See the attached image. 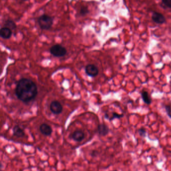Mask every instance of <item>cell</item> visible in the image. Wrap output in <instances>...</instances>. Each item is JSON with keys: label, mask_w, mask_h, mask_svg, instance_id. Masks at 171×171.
Here are the masks:
<instances>
[{"label": "cell", "mask_w": 171, "mask_h": 171, "mask_svg": "<svg viewBox=\"0 0 171 171\" xmlns=\"http://www.w3.org/2000/svg\"><path fill=\"white\" fill-rule=\"evenodd\" d=\"M141 95L143 102L147 105H150L151 103L152 100H151V98L149 97L148 92L147 91H143L141 93Z\"/></svg>", "instance_id": "obj_13"}, {"label": "cell", "mask_w": 171, "mask_h": 171, "mask_svg": "<svg viewBox=\"0 0 171 171\" xmlns=\"http://www.w3.org/2000/svg\"><path fill=\"white\" fill-rule=\"evenodd\" d=\"M23 1H29V0H22Z\"/></svg>", "instance_id": "obj_20"}, {"label": "cell", "mask_w": 171, "mask_h": 171, "mask_svg": "<svg viewBox=\"0 0 171 171\" xmlns=\"http://www.w3.org/2000/svg\"><path fill=\"white\" fill-rule=\"evenodd\" d=\"M50 110L52 113L56 115H59L61 114L62 110H63V107L61 104L57 101H53L51 103L50 106Z\"/></svg>", "instance_id": "obj_4"}, {"label": "cell", "mask_w": 171, "mask_h": 171, "mask_svg": "<svg viewBox=\"0 0 171 171\" xmlns=\"http://www.w3.org/2000/svg\"><path fill=\"white\" fill-rule=\"evenodd\" d=\"M4 27L9 28L10 29L15 30L17 28V26L15 23L11 20H7L4 23Z\"/></svg>", "instance_id": "obj_12"}, {"label": "cell", "mask_w": 171, "mask_h": 171, "mask_svg": "<svg viewBox=\"0 0 171 171\" xmlns=\"http://www.w3.org/2000/svg\"><path fill=\"white\" fill-rule=\"evenodd\" d=\"M138 133L141 136L145 137L146 136V131H145V129H143V128L139 129L138 130Z\"/></svg>", "instance_id": "obj_16"}, {"label": "cell", "mask_w": 171, "mask_h": 171, "mask_svg": "<svg viewBox=\"0 0 171 171\" xmlns=\"http://www.w3.org/2000/svg\"><path fill=\"white\" fill-rule=\"evenodd\" d=\"M53 19L49 15L43 14L38 18V23L42 30H48L53 25Z\"/></svg>", "instance_id": "obj_2"}, {"label": "cell", "mask_w": 171, "mask_h": 171, "mask_svg": "<svg viewBox=\"0 0 171 171\" xmlns=\"http://www.w3.org/2000/svg\"><path fill=\"white\" fill-rule=\"evenodd\" d=\"M39 130L42 134L46 136H50L52 134V129L51 127L47 124H41L39 127Z\"/></svg>", "instance_id": "obj_7"}, {"label": "cell", "mask_w": 171, "mask_h": 171, "mask_svg": "<svg viewBox=\"0 0 171 171\" xmlns=\"http://www.w3.org/2000/svg\"><path fill=\"white\" fill-rule=\"evenodd\" d=\"M168 116H169L170 118H171V113H170V114H168Z\"/></svg>", "instance_id": "obj_19"}, {"label": "cell", "mask_w": 171, "mask_h": 171, "mask_svg": "<svg viewBox=\"0 0 171 171\" xmlns=\"http://www.w3.org/2000/svg\"><path fill=\"white\" fill-rule=\"evenodd\" d=\"M18 99L24 103L32 101L38 94L37 87L30 79H22L19 80L15 90Z\"/></svg>", "instance_id": "obj_1"}, {"label": "cell", "mask_w": 171, "mask_h": 171, "mask_svg": "<svg viewBox=\"0 0 171 171\" xmlns=\"http://www.w3.org/2000/svg\"><path fill=\"white\" fill-rule=\"evenodd\" d=\"M13 135L18 138H23L25 136L24 130L19 126H15L13 129Z\"/></svg>", "instance_id": "obj_11"}, {"label": "cell", "mask_w": 171, "mask_h": 171, "mask_svg": "<svg viewBox=\"0 0 171 171\" xmlns=\"http://www.w3.org/2000/svg\"><path fill=\"white\" fill-rule=\"evenodd\" d=\"M89 13V10L87 7L86 6H82L80 8V15L81 16H85L86 15H88V14Z\"/></svg>", "instance_id": "obj_14"}, {"label": "cell", "mask_w": 171, "mask_h": 171, "mask_svg": "<svg viewBox=\"0 0 171 171\" xmlns=\"http://www.w3.org/2000/svg\"><path fill=\"white\" fill-rule=\"evenodd\" d=\"M112 114V117L110 118V121H112V120H114V119H115V118L119 119V118L123 117V115H119V114L115 113H113Z\"/></svg>", "instance_id": "obj_15"}, {"label": "cell", "mask_w": 171, "mask_h": 171, "mask_svg": "<svg viewBox=\"0 0 171 171\" xmlns=\"http://www.w3.org/2000/svg\"><path fill=\"white\" fill-rule=\"evenodd\" d=\"M97 131L99 135L101 136H105L110 132V129L108 126L103 124H101L99 125L98 126Z\"/></svg>", "instance_id": "obj_10"}, {"label": "cell", "mask_w": 171, "mask_h": 171, "mask_svg": "<svg viewBox=\"0 0 171 171\" xmlns=\"http://www.w3.org/2000/svg\"><path fill=\"white\" fill-rule=\"evenodd\" d=\"M162 3L167 7L171 8V0H162Z\"/></svg>", "instance_id": "obj_17"}, {"label": "cell", "mask_w": 171, "mask_h": 171, "mask_svg": "<svg viewBox=\"0 0 171 171\" xmlns=\"http://www.w3.org/2000/svg\"><path fill=\"white\" fill-rule=\"evenodd\" d=\"M85 137L84 133L82 131L77 130L73 133L71 135V138L76 142H81Z\"/></svg>", "instance_id": "obj_8"}, {"label": "cell", "mask_w": 171, "mask_h": 171, "mask_svg": "<svg viewBox=\"0 0 171 171\" xmlns=\"http://www.w3.org/2000/svg\"><path fill=\"white\" fill-rule=\"evenodd\" d=\"M97 154H98V152L97 151H92V152H91V156L92 157H96L97 156Z\"/></svg>", "instance_id": "obj_18"}, {"label": "cell", "mask_w": 171, "mask_h": 171, "mask_svg": "<svg viewBox=\"0 0 171 171\" xmlns=\"http://www.w3.org/2000/svg\"><path fill=\"white\" fill-rule=\"evenodd\" d=\"M85 71L86 74L91 77H94L99 74V69L94 65H88L86 66Z\"/></svg>", "instance_id": "obj_5"}, {"label": "cell", "mask_w": 171, "mask_h": 171, "mask_svg": "<svg viewBox=\"0 0 171 171\" xmlns=\"http://www.w3.org/2000/svg\"><path fill=\"white\" fill-rule=\"evenodd\" d=\"M12 32L11 29L6 27H3L0 31V36L4 39H9L11 37Z\"/></svg>", "instance_id": "obj_9"}, {"label": "cell", "mask_w": 171, "mask_h": 171, "mask_svg": "<svg viewBox=\"0 0 171 171\" xmlns=\"http://www.w3.org/2000/svg\"><path fill=\"white\" fill-rule=\"evenodd\" d=\"M152 21L158 24H163L166 22V19L162 14L155 12L152 14Z\"/></svg>", "instance_id": "obj_6"}, {"label": "cell", "mask_w": 171, "mask_h": 171, "mask_svg": "<svg viewBox=\"0 0 171 171\" xmlns=\"http://www.w3.org/2000/svg\"><path fill=\"white\" fill-rule=\"evenodd\" d=\"M50 53L54 57H63L67 53V50L65 47L59 44L55 45L50 48Z\"/></svg>", "instance_id": "obj_3"}]
</instances>
